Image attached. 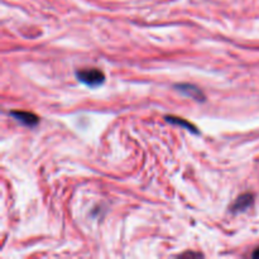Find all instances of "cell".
I'll return each instance as SVG.
<instances>
[{
  "label": "cell",
  "instance_id": "cell-5",
  "mask_svg": "<svg viewBox=\"0 0 259 259\" xmlns=\"http://www.w3.org/2000/svg\"><path fill=\"white\" fill-rule=\"evenodd\" d=\"M253 257H255V258H259V248L257 250H255L254 253H253Z\"/></svg>",
  "mask_w": 259,
  "mask_h": 259
},
{
  "label": "cell",
  "instance_id": "cell-2",
  "mask_svg": "<svg viewBox=\"0 0 259 259\" xmlns=\"http://www.w3.org/2000/svg\"><path fill=\"white\" fill-rule=\"evenodd\" d=\"M10 114L24 125L33 126L38 123V116L32 113H28V111H12Z\"/></svg>",
  "mask_w": 259,
  "mask_h": 259
},
{
  "label": "cell",
  "instance_id": "cell-4",
  "mask_svg": "<svg viewBox=\"0 0 259 259\" xmlns=\"http://www.w3.org/2000/svg\"><path fill=\"white\" fill-rule=\"evenodd\" d=\"M166 120H167V121H169V123L179 124V125L186 126V129H189V131L195 132V133H197V131H196V129H195V126L192 125V124H190L189 121H186V120H181V119H180V118H176V116H166Z\"/></svg>",
  "mask_w": 259,
  "mask_h": 259
},
{
  "label": "cell",
  "instance_id": "cell-3",
  "mask_svg": "<svg viewBox=\"0 0 259 259\" xmlns=\"http://www.w3.org/2000/svg\"><path fill=\"white\" fill-rule=\"evenodd\" d=\"M253 197L252 195H244V196H240L239 199L235 201L234 206H233V211H242V210L248 209V207L252 205Z\"/></svg>",
  "mask_w": 259,
  "mask_h": 259
},
{
  "label": "cell",
  "instance_id": "cell-1",
  "mask_svg": "<svg viewBox=\"0 0 259 259\" xmlns=\"http://www.w3.org/2000/svg\"><path fill=\"white\" fill-rule=\"evenodd\" d=\"M78 80L81 82H83L85 85L91 86V88H95V86H100L104 82L105 77H104V73L100 70H96V68H89V70H81L77 71L76 73Z\"/></svg>",
  "mask_w": 259,
  "mask_h": 259
}]
</instances>
